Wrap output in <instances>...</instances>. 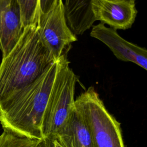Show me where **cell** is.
Here are the masks:
<instances>
[{
	"label": "cell",
	"instance_id": "cell-4",
	"mask_svg": "<svg viewBox=\"0 0 147 147\" xmlns=\"http://www.w3.org/2000/svg\"><path fill=\"white\" fill-rule=\"evenodd\" d=\"M91 130L95 147H125L120 123L107 111L93 87L75 100Z\"/></svg>",
	"mask_w": 147,
	"mask_h": 147
},
{
	"label": "cell",
	"instance_id": "cell-13",
	"mask_svg": "<svg viewBox=\"0 0 147 147\" xmlns=\"http://www.w3.org/2000/svg\"><path fill=\"white\" fill-rule=\"evenodd\" d=\"M56 0H39L40 16L47 13L53 6Z\"/></svg>",
	"mask_w": 147,
	"mask_h": 147
},
{
	"label": "cell",
	"instance_id": "cell-2",
	"mask_svg": "<svg viewBox=\"0 0 147 147\" xmlns=\"http://www.w3.org/2000/svg\"><path fill=\"white\" fill-rule=\"evenodd\" d=\"M54 61L40 38L38 25L25 27L0 64V100L33 82Z\"/></svg>",
	"mask_w": 147,
	"mask_h": 147
},
{
	"label": "cell",
	"instance_id": "cell-5",
	"mask_svg": "<svg viewBox=\"0 0 147 147\" xmlns=\"http://www.w3.org/2000/svg\"><path fill=\"white\" fill-rule=\"evenodd\" d=\"M38 31L42 44L55 61L78 40L67 25L63 0H56L47 13L40 16Z\"/></svg>",
	"mask_w": 147,
	"mask_h": 147
},
{
	"label": "cell",
	"instance_id": "cell-9",
	"mask_svg": "<svg viewBox=\"0 0 147 147\" xmlns=\"http://www.w3.org/2000/svg\"><path fill=\"white\" fill-rule=\"evenodd\" d=\"M53 140L61 147H95L89 126L80 109L75 102L66 123Z\"/></svg>",
	"mask_w": 147,
	"mask_h": 147
},
{
	"label": "cell",
	"instance_id": "cell-3",
	"mask_svg": "<svg viewBox=\"0 0 147 147\" xmlns=\"http://www.w3.org/2000/svg\"><path fill=\"white\" fill-rule=\"evenodd\" d=\"M65 53L59 59L57 71L44 115V143L54 140L66 123L74 106L75 86L78 79L69 66Z\"/></svg>",
	"mask_w": 147,
	"mask_h": 147
},
{
	"label": "cell",
	"instance_id": "cell-6",
	"mask_svg": "<svg viewBox=\"0 0 147 147\" xmlns=\"http://www.w3.org/2000/svg\"><path fill=\"white\" fill-rule=\"evenodd\" d=\"M90 35L106 45L118 59L135 63L147 69L146 49L125 40L116 30L100 23L92 26Z\"/></svg>",
	"mask_w": 147,
	"mask_h": 147
},
{
	"label": "cell",
	"instance_id": "cell-1",
	"mask_svg": "<svg viewBox=\"0 0 147 147\" xmlns=\"http://www.w3.org/2000/svg\"><path fill=\"white\" fill-rule=\"evenodd\" d=\"M58 65L59 59L33 82L0 100L3 130L43 141V118Z\"/></svg>",
	"mask_w": 147,
	"mask_h": 147
},
{
	"label": "cell",
	"instance_id": "cell-11",
	"mask_svg": "<svg viewBox=\"0 0 147 147\" xmlns=\"http://www.w3.org/2000/svg\"><path fill=\"white\" fill-rule=\"evenodd\" d=\"M20 5L24 27L38 25L40 17L39 0H17Z\"/></svg>",
	"mask_w": 147,
	"mask_h": 147
},
{
	"label": "cell",
	"instance_id": "cell-14",
	"mask_svg": "<svg viewBox=\"0 0 147 147\" xmlns=\"http://www.w3.org/2000/svg\"><path fill=\"white\" fill-rule=\"evenodd\" d=\"M49 147H61L56 141L53 140L51 142H49Z\"/></svg>",
	"mask_w": 147,
	"mask_h": 147
},
{
	"label": "cell",
	"instance_id": "cell-8",
	"mask_svg": "<svg viewBox=\"0 0 147 147\" xmlns=\"http://www.w3.org/2000/svg\"><path fill=\"white\" fill-rule=\"evenodd\" d=\"M17 0H0V49L2 57L16 44L24 31Z\"/></svg>",
	"mask_w": 147,
	"mask_h": 147
},
{
	"label": "cell",
	"instance_id": "cell-10",
	"mask_svg": "<svg viewBox=\"0 0 147 147\" xmlns=\"http://www.w3.org/2000/svg\"><path fill=\"white\" fill-rule=\"evenodd\" d=\"M91 3V0H64L67 23L75 35L83 34L95 21Z\"/></svg>",
	"mask_w": 147,
	"mask_h": 147
},
{
	"label": "cell",
	"instance_id": "cell-7",
	"mask_svg": "<svg viewBox=\"0 0 147 147\" xmlns=\"http://www.w3.org/2000/svg\"><path fill=\"white\" fill-rule=\"evenodd\" d=\"M91 11L95 21L107 24L117 30L131 27L137 11L135 3L118 0H91Z\"/></svg>",
	"mask_w": 147,
	"mask_h": 147
},
{
	"label": "cell",
	"instance_id": "cell-12",
	"mask_svg": "<svg viewBox=\"0 0 147 147\" xmlns=\"http://www.w3.org/2000/svg\"><path fill=\"white\" fill-rule=\"evenodd\" d=\"M42 140L19 137L3 130L0 135V147H41Z\"/></svg>",
	"mask_w": 147,
	"mask_h": 147
},
{
	"label": "cell",
	"instance_id": "cell-15",
	"mask_svg": "<svg viewBox=\"0 0 147 147\" xmlns=\"http://www.w3.org/2000/svg\"><path fill=\"white\" fill-rule=\"evenodd\" d=\"M118 1H126L131 3H135L136 0H118Z\"/></svg>",
	"mask_w": 147,
	"mask_h": 147
}]
</instances>
